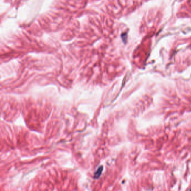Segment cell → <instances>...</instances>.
Here are the masks:
<instances>
[{"instance_id":"obj_1","label":"cell","mask_w":191,"mask_h":191,"mask_svg":"<svg viewBox=\"0 0 191 191\" xmlns=\"http://www.w3.org/2000/svg\"><path fill=\"white\" fill-rule=\"evenodd\" d=\"M103 171V167L101 166L99 168H98V170L94 174V177L95 178H98L100 177V176L101 175V173Z\"/></svg>"}]
</instances>
